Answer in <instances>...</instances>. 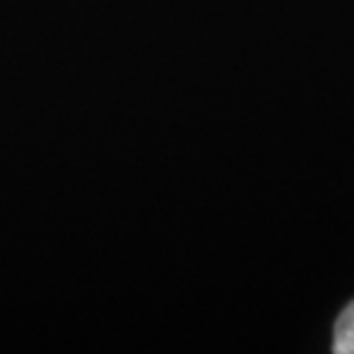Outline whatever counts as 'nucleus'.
<instances>
[{"label":"nucleus","instance_id":"1","mask_svg":"<svg viewBox=\"0 0 354 354\" xmlns=\"http://www.w3.org/2000/svg\"><path fill=\"white\" fill-rule=\"evenodd\" d=\"M334 352L354 354V301L343 310L334 331Z\"/></svg>","mask_w":354,"mask_h":354}]
</instances>
